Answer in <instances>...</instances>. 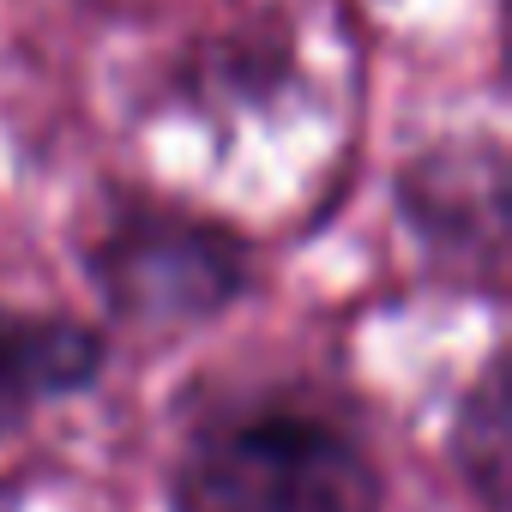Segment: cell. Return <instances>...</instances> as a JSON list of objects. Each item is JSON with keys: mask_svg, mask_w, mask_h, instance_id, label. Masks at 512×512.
Returning a JSON list of instances; mask_svg holds the SVG:
<instances>
[{"mask_svg": "<svg viewBox=\"0 0 512 512\" xmlns=\"http://www.w3.org/2000/svg\"><path fill=\"white\" fill-rule=\"evenodd\" d=\"M458 470L482 488L488 506L506 500V374L500 362L482 368L476 392L458 410Z\"/></svg>", "mask_w": 512, "mask_h": 512, "instance_id": "cell-4", "label": "cell"}, {"mask_svg": "<svg viewBox=\"0 0 512 512\" xmlns=\"http://www.w3.org/2000/svg\"><path fill=\"white\" fill-rule=\"evenodd\" d=\"M169 494L175 512H380V470L332 416L247 404L187 434Z\"/></svg>", "mask_w": 512, "mask_h": 512, "instance_id": "cell-1", "label": "cell"}, {"mask_svg": "<svg viewBox=\"0 0 512 512\" xmlns=\"http://www.w3.org/2000/svg\"><path fill=\"white\" fill-rule=\"evenodd\" d=\"M97 278L127 320L199 326L247 290V247L187 211H127L97 247Z\"/></svg>", "mask_w": 512, "mask_h": 512, "instance_id": "cell-2", "label": "cell"}, {"mask_svg": "<svg viewBox=\"0 0 512 512\" xmlns=\"http://www.w3.org/2000/svg\"><path fill=\"white\" fill-rule=\"evenodd\" d=\"M103 368V338L79 320L0 308V434H13L43 398L91 386Z\"/></svg>", "mask_w": 512, "mask_h": 512, "instance_id": "cell-3", "label": "cell"}]
</instances>
